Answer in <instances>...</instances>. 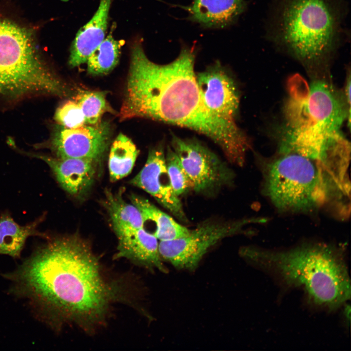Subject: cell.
I'll return each mask as SVG.
<instances>
[{
	"mask_svg": "<svg viewBox=\"0 0 351 351\" xmlns=\"http://www.w3.org/2000/svg\"><path fill=\"white\" fill-rule=\"evenodd\" d=\"M13 292L27 298L42 319L58 329L86 331L105 324L121 288L103 275L98 257L78 235L48 239L14 272L3 275Z\"/></svg>",
	"mask_w": 351,
	"mask_h": 351,
	"instance_id": "cell-1",
	"label": "cell"
},
{
	"mask_svg": "<svg viewBox=\"0 0 351 351\" xmlns=\"http://www.w3.org/2000/svg\"><path fill=\"white\" fill-rule=\"evenodd\" d=\"M196 53L195 47L183 46L174 61L158 64L147 58L141 42H135L120 120L144 117L193 130L216 143L229 162L239 164L250 141L234 120L205 105L194 71Z\"/></svg>",
	"mask_w": 351,
	"mask_h": 351,
	"instance_id": "cell-2",
	"label": "cell"
},
{
	"mask_svg": "<svg viewBox=\"0 0 351 351\" xmlns=\"http://www.w3.org/2000/svg\"><path fill=\"white\" fill-rule=\"evenodd\" d=\"M266 196L282 212L312 214L328 211L350 214V183L320 163L295 153H281L262 168Z\"/></svg>",
	"mask_w": 351,
	"mask_h": 351,
	"instance_id": "cell-3",
	"label": "cell"
},
{
	"mask_svg": "<svg viewBox=\"0 0 351 351\" xmlns=\"http://www.w3.org/2000/svg\"><path fill=\"white\" fill-rule=\"evenodd\" d=\"M242 254L285 286L303 289L316 305L336 310L350 299L344 253L334 245L307 243L281 251L249 247Z\"/></svg>",
	"mask_w": 351,
	"mask_h": 351,
	"instance_id": "cell-4",
	"label": "cell"
},
{
	"mask_svg": "<svg viewBox=\"0 0 351 351\" xmlns=\"http://www.w3.org/2000/svg\"><path fill=\"white\" fill-rule=\"evenodd\" d=\"M267 36L308 67L327 64L342 43L344 0H276Z\"/></svg>",
	"mask_w": 351,
	"mask_h": 351,
	"instance_id": "cell-5",
	"label": "cell"
},
{
	"mask_svg": "<svg viewBox=\"0 0 351 351\" xmlns=\"http://www.w3.org/2000/svg\"><path fill=\"white\" fill-rule=\"evenodd\" d=\"M69 89L40 57L26 28L0 18V97L17 99L32 95L60 97Z\"/></svg>",
	"mask_w": 351,
	"mask_h": 351,
	"instance_id": "cell-6",
	"label": "cell"
},
{
	"mask_svg": "<svg viewBox=\"0 0 351 351\" xmlns=\"http://www.w3.org/2000/svg\"><path fill=\"white\" fill-rule=\"evenodd\" d=\"M289 97L284 113L291 130L318 129L336 131L351 113L333 88L323 80L308 84L300 75L288 81Z\"/></svg>",
	"mask_w": 351,
	"mask_h": 351,
	"instance_id": "cell-7",
	"label": "cell"
},
{
	"mask_svg": "<svg viewBox=\"0 0 351 351\" xmlns=\"http://www.w3.org/2000/svg\"><path fill=\"white\" fill-rule=\"evenodd\" d=\"M263 218L222 222L207 220L190 230L187 235L169 241H160L158 249L162 259L178 269L194 270L208 250L225 237L241 233L252 223L264 222Z\"/></svg>",
	"mask_w": 351,
	"mask_h": 351,
	"instance_id": "cell-8",
	"label": "cell"
},
{
	"mask_svg": "<svg viewBox=\"0 0 351 351\" xmlns=\"http://www.w3.org/2000/svg\"><path fill=\"white\" fill-rule=\"evenodd\" d=\"M171 142L195 192L210 195L232 183L233 171L198 141L173 135Z\"/></svg>",
	"mask_w": 351,
	"mask_h": 351,
	"instance_id": "cell-9",
	"label": "cell"
},
{
	"mask_svg": "<svg viewBox=\"0 0 351 351\" xmlns=\"http://www.w3.org/2000/svg\"><path fill=\"white\" fill-rule=\"evenodd\" d=\"M295 153L337 173L344 172L350 160L351 145L339 130H291L280 153Z\"/></svg>",
	"mask_w": 351,
	"mask_h": 351,
	"instance_id": "cell-10",
	"label": "cell"
},
{
	"mask_svg": "<svg viewBox=\"0 0 351 351\" xmlns=\"http://www.w3.org/2000/svg\"><path fill=\"white\" fill-rule=\"evenodd\" d=\"M110 125L105 121L69 129L59 125L47 142L38 147L50 149L58 158H77L98 163L108 148Z\"/></svg>",
	"mask_w": 351,
	"mask_h": 351,
	"instance_id": "cell-11",
	"label": "cell"
},
{
	"mask_svg": "<svg viewBox=\"0 0 351 351\" xmlns=\"http://www.w3.org/2000/svg\"><path fill=\"white\" fill-rule=\"evenodd\" d=\"M130 183L150 194L176 218L187 222L182 203L171 185L161 145L149 151L145 165Z\"/></svg>",
	"mask_w": 351,
	"mask_h": 351,
	"instance_id": "cell-12",
	"label": "cell"
},
{
	"mask_svg": "<svg viewBox=\"0 0 351 351\" xmlns=\"http://www.w3.org/2000/svg\"><path fill=\"white\" fill-rule=\"evenodd\" d=\"M196 80L206 107L216 115L234 120L239 97L232 78L219 61L196 74Z\"/></svg>",
	"mask_w": 351,
	"mask_h": 351,
	"instance_id": "cell-13",
	"label": "cell"
},
{
	"mask_svg": "<svg viewBox=\"0 0 351 351\" xmlns=\"http://www.w3.org/2000/svg\"><path fill=\"white\" fill-rule=\"evenodd\" d=\"M18 150L44 161L62 188L75 197L82 196L94 183L98 164L94 161L83 158H58Z\"/></svg>",
	"mask_w": 351,
	"mask_h": 351,
	"instance_id": "cell-14",
	"label": "cell"
},
{
	"mask_svg": "<svg viewBox=\"0 0 351 351\" xmlns=\"http://www.w3.org/2000/svg\"><path fill=\"white\" fill-rule=\"evenodd\" d=\"M186 10L187 19L203 28L223 29L234 24L246 10V0H192Z\"/></svg>",
	"mask_w": 351,
	"mask_h": 351,
	"instance_id": "cell-15",
	"label": "cell"
},
{
	"mask_svg": "<svg viewBox=\"0 0 351 351\" xmlns=\"http://www.w3.org/2000/svg\"><path fill=\"white\" fill-rule=\"evenodd\" d=\"M117 252L114 259L125 258L137 265L166 273L159 254L157 238L141 228L117 236Z\"/></svg>",
	"mask_w": 351,
	"mask_h": 351,
	"instance_id": "cell-16",
	"label": "cell"
},
{
	"mask_svg": "<svg viewBox=\"0 0 351 351\" xmlns=\"http://www.w3.org/2000/svg\"><path fill=\"white\" fill-rule=\"evenodd\" d=\"M111 0H100L92 19L77 33L70 48L68 63L75 67L86 62L104 40L107 29Z\"/></svg>",
	"mask_w": 351,
	"mask_h": 351,
	"instance_id": "cell-17",
	"label": "cell"
},
{
	"mask_svg": "<svg viewBox=\"0 0 351 351\" xmlns=\"http://www.w3.org/2000/svg\"><path fill=\"white\" fill-rule=\"evenodd\" d=\"M130 199L140 212L143 229L160 241L172 240L189 234L190 230L176 222L148 199L134 194L130 195Z\"/></svg>",
	"mask_w": 351,
	"mask_h": 351,
	"instance_id": "cell-18",
	"label": "cell"
},
{
	"mask_svg": "<svg viewBox=\"0 0 351 351\" xmlns=\"http://www.w3.org/2000/svg\"><path fill=\"white\" fill-rule=\"evenodd\" d=\"M42 220L43 216L26 225L20 226L8 214H2L0 218V254L20 257L28 237L45 236L44 234L37 229Z\"/></svg>",
	"mask_w": 351,
	"mask_h": 351,
	"instance_id": "cell-19",
	"label": "cell"
},
{
	"mask_svg": "<svg viewBox=\"0 0 351 351\" xmlns=\"http://www.w3.org/2000/svg\"><path fill=\"white\" fill-rule=\"evenodd\" d=\"M105 207L117 236L143 228V220L138 208L126 202L121 194L106 192Z\"/></svg>",
	"mask_w": 351,
	"mask_h": 351,
	"instance_id": "cell-20",
	"label": "cell"
},
{
	"mask_svg": "<svg viewBox=\"0 0 351 351\" xmlns=\"http://www.w3.org/2000/svg\"><path fill=\"white\" fill-rule=\"evenodd\" d=\"M139 151L133 142L124 134H119L112 143L109 156L110 179L118 181L132 171Z\"/></svg>",
	"mask_w": 351,
	"mask_h": 351,
	"instance_id": "cell-21",
	"label": "cell"
},
{
	"mask_svg": "<svg viewBox=\"0 0 351 351\" xmlns=\"http://www.w3.org/2000/svg\"><path fill=\"white\" fill-rule=\"evenodd\" d=\"M121 43L109 35L89 57L86 63L87 72L92 75L106 74L118 62Z\"/></svg>",
	"mask_w": 351,
	"mask_h": 351,
	"instance_id": "cell-22",
	"label": "cell"
},
{
	"mask_svg": "<svg viewBox=\"0 0 351 351\" xmlns=\"http://www.w3.org/2000/svg\"><path fill=\"white\" fill-rule=\"evenodd\" d=\"M105 93L100 91H82L77 95L76 101L84 116L87 124H96L107 109Z\"/></svg>",
	"mask_w": 351,
	"mask_h": 351,
	"instance_id": "cell-23",
	"label": "cell"
},
{
	"mask_svg": "<svg viewBox=\"0 0 351 351\" xmlns=\"http://www.w3.org/2000/svg\"><path fill=\"white\" fill-rule=\"evenodd\" d=\"M165 161L167 172L175 193L179 196L193 189L192 183L178 157L170 147L167 148Z\"/></svg>",
	"mask_w": 351,
	"mask_h": 351,
	"instance_id": "cell-24",
	"label": "cell"
},
{
	"mask_svg": "<svg viewBox=\"0 0 351 351\" xmlns=\"http://www.w3.org/2000/svg\"><path fill=\"white\" fill-rule=\"evenodd\" d=\"M54 118L58 125L69 129L87 124L79 106L73 100L67 101L59 106L55 112Z\"/></svg>",
	"mask_w": 351,
	"mask_h": 351,
	"instance_id": "cell-25",
	"label": "cell"
},
{
	"mask_svg": "<svg viewBox=\"0 0 351 351\" xmlns=\"http://www.w3.org/2000/svg\"><path fill=\"white\" fill-rule=\"evenodd\" d=\"M351 76L349 73L345 85V93L346 101L350 108H351Z\"/></svg>",
	"mask_w": 351,
	"mask_h": 351,
	"instance_id": "cell-26",
	"label": "cell"
}]
</instances>
